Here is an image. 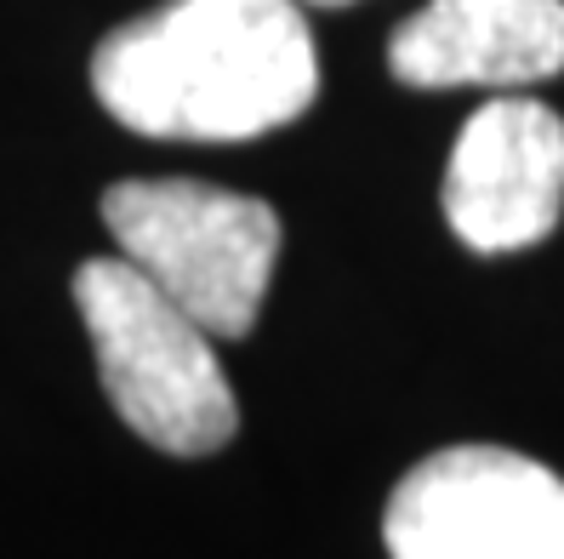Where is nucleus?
Instances as JSON below:
<instances>
[{
    "mask_svg": "<svg viewBox=\"0 0 564 559\" xmlns=\"http://www.w3.org/2000/svg\"><path fill=\"white\" fill-rule=\"evenodd\" d=\"M393 559H564V480L502 445H451L388 497Z\"/></svg>",
    "mask_w": 564,
    "mask_h": 559,
    "instance_id": "obj_4",
    "label": "nucleus"
},
{
    "mask_svg": "<svg viewBox=\"0 0 564 559\" xmlns=\"http://www.w3.org/2000/svg\"><path fill=\"white\" fill-rule=\"evenodd\" d=\"M308 7H348V0H308Z\"/></svg>",
    "mask_w": 564,
    "mask_h": 559,
    "instance_id": "obj_7",
    "label": "nucleus"
},
{
    "mask_svg": "<svg viewBox=\"0 0 564 559\" xmlns=\"http://www.w3.org/2000/svg\"><path fill=\"white\" fill-rule=\"evenodd\" d=\"M104 223L131 269L212 337H246L257 325L280 262V217L269 201L188 178L115 183Z\"/></svg>",
    "mask_w": 564,
    "mask_h": 559,
    "instance_id": "obj_3",
    "label": "nucleus"
},
{
    "mask_svg": "<svg viewBox=\"0 0 564 559\" xmlns=\"http://www.w3.org/2000/svg\"><path fill=\"white\" fill-rule=\"evenodd\" d=\"M75 309L97 348V377L131 434L172 456H212L235 440L240 406L217 366L212 332L194 325L126 257L80 262Z\"/></svg>",
    "mask_w": 564,
    "mask_h": 559,
    "instance_id": "obj_2",
    "label": "nucleus"
},
{
    "mask_svg": "<svg viewBox=\"0 0 564 559\" xmlns=\"http://www.w3.org/2000/svg\"><path fill=\"white\" fill-rule=\"evenodd\" d=\"M405 86H536L564 69V0H427L388 41Z\"/></svg>",
    "mask_w": 564,
    "mask_h": 559,
    "instance_id": "obj_6",
    "label": "nucleus"
},
{
    "mask_svg": "<svg viewBox=\"0 0 564 559\" xmlns=\"http://www.w3.org/2000/svg\"><path fill=\"white\" fill-rule=\"evenodd\" d=\"M91 92L143 138L235 143L314 104L319 57L296 0H172L91 52Z\"/></svg>",
    "mask_w": 564,
    "mask_h": 559,
    "instance_id": "obj_1",
    "label": "nucleus"
},
{
    "mask_svg": "<svg viewBox=\"0 0 564 559\" xmlns=\"http://www.w3.org/2000/svg\"><path fill=\"white\" fill-rule=\"evenodd\" d=\"M564 212V120L536 97H490L462 126L445 172V217L485 257L547 240Z\"/></svg>",
    "mask_w": 564,
    "mask_h": 559,
    "instance_id": "obj_5",
    "label": "nucleus"
}]
</instances>
